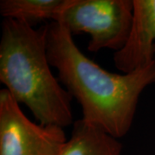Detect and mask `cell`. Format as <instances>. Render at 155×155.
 Returning a JSON list of instances; mask_svg holds the SVG:
<instances>
[{"mask_svg":"<svg viewBox=\"0 0 155 155\" xmlns=\"http://www.w3.org/2000/svg\"><path fill=\"white\" fill-rule=\"evenodd\" d=\"M72 36L58 22L47 24L50 65L81 106L82 119L122 138L132 127L142 92L155 83V59L127 73L109 72L84 55Z\"/></svg>","mask_w":155,"mask_h":155,"instance_id":"obj_1","label":"cell"},{"mask_svg":"<svg viewBox=\"0 0 155 155\" xmlns=\"http://www.w3.org/2000/svg\"><path fill=\"white\" fill-rule=\"evenodd\" d=\"M47 25L39 29L26 22L4 19L0 40V82L37 122L66 127L72 125L71 101L51 70Z\"/></svg>","mask_w":155,"mask_h":155,"instance_id":"obj_2","label":"cell"},{"mask_svg":"<svg viewBox=\"0 0 155 155\" xmlns=\"http://www.w3.org/2000/svg\"><path fill=\"white\" fill-rule=\"evenodd\" d=\"M133 0H66L54 22L72 35L88 34V50L97 53L124 47L133 19Z\"/></svg>","mask_w":155,"mask_h":155,"instance_id":"obj_3","label":"cell"},{"mask_svg":"<svg viewBox=\"0 0 155 155\" xmlns=\"http://www.w3.org/2000/svg\"><path fill=\"white\" fill-rule=\"evenodd\" d=\"M64 128L31 121L9 91H0V155H60Z\"/></svg>","mask_w":155,"mask_h":155,"instance_id":"obj_4","label":"cell"},{"mask_svg":"<svg viewBox=\"0 0 155 155\" xmlns=\"http://www.w3.org/2000/svg\"><path fill=\"white\" fill-rule=\"evenodd\" d=\"M133 19L129 35L113 61L122 73L143 67L155 59V0H133Z\"/></svg>","mask_w":155,"mask_h":155,"instance_id":"obj_5","label":"cell"},{"mask_svg":"<svg viewBox=\"0 0 155 155\" xmlns=\"http://www.w3.org/2000/svg\"><path fill=\"white\" fill-rule=\"evenodd\" d=\"M122 148L119 139L80 119L72 124L71 136L60 155H122Z\"/></svg>","mask_w":155,"mask_h":155,"instance_id":"obj_6","label":"cell"},{"mask_svg":"<svg viewBox=\"0 0 155 155\" xmlns=\"http://www.w3.org/2000/svg\"><path fill=\"white\" fill-rule=\"evenodd\" d=\"M66 0H1L0 14L31 26L45 20L54 22Z\"/></svg>","mask_w":155,"mask_h":155,"instance_id":"obj_7","label":"cell"},{"mask_svg":"<svg viewBox=\"0 0 155 155\" xmlns=\"http://www.w3.org/2000/svg\"><path fill=\"white\" fill-rule=\"evenodd\" d=\"M154 57H155V47H154Z\"/></svg>","mask_w":155,"mask_h":155,"instance_id":"obj_8","label":"cell"}]
</instances>
